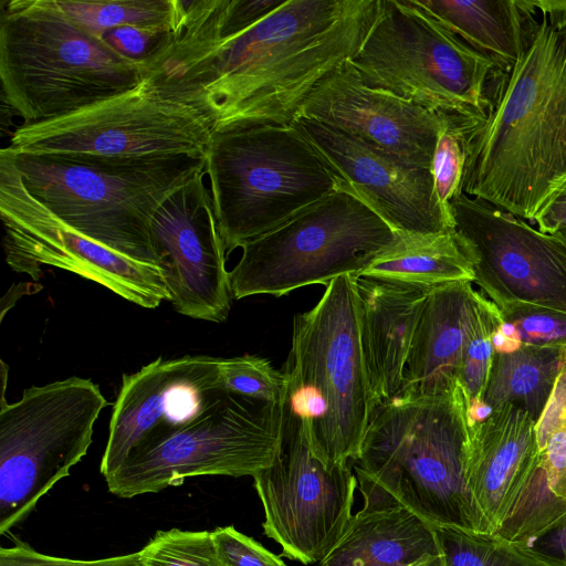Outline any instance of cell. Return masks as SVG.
<instances>
[{
    "label": "cell",
    "instance_id": "6da1fadb",
    "mask_svg": "<svg viewBox=\"0 0 566 566\" xmlns=\"http://www.w3.org/2000/svg\"><path fill=\"white\" fill-rule=\"evenodd\" d=\"M380 0H284L217 38L178 24L147 75L200 107L213 132L292 125L313 90L360 49Z\"/></svg>",
    "mask_w": 566,
    "mask_h": 566
},
{
    "label": "cell",
    "instance_id": "7a4b0ae2",
    "mask_svg": "<svg viewBox=\"0 0 566 566\" xmlns=\"http://www.w3.org/2000/svg\"><path fill=\"white\" fill-rule=\"evenodd\" d=\"M541 20L502 73L469 140L462 192L533 221L566 181V13L535 1Z\"/></svg>",
    "mask_w": 566,
    "mask_h": 566
},
{
    "label": "cell",
    "instance_id": "3957f363",
    "mask_svg": "<svg viewBox=\"0 0 566 566\" xmlns=\"http://www.w3.org/2000/svg\"><path fill=\"white\" fill-rule=\"evenodd\" d=\"M473 422L459 382L378 406L352 462L363 497L395 501L433 526L484 534L467 485Z\"/></svg>",
    "mask_w": 566,
    "mask_h": 566
},
{
    "label": "cell",
    "instance_id": "277c9868",
    "mask_svg": "<svg viewBox=\"0 0 566 566\" xmlns=\"http://www.w3.org/2000/svg\"><path fill=\"white\" fill-rule=\"evenodd\" d=\"M146 76V67L73 20L57 0L2 3V99L23 124L65 116L134 88Z\"/></svg>",
    "mask_w": 566,
    "mask_h": 566
},
{
    "label": "cell",
    "instance_id": "5b68a950",
    "mask_svg": "<svg viewBox=\"0 0 566 566\" xmlns=\"http://www.w3.org/2000/svg\"><path fill=\"white\" fill-rule=\"evenodd\" d=\"M11 155L28 191L56 217L102 245L157 268L153 219L206 164L205 157L190 156Z\"/></svg>",
    "mask_w": 566,
    "mask_h": 566
},
{
    "label": "cell",
    "instance_id": "8992f818",
    "mask_svg": "<svg viewBox=\"0 0 566 566\" xmlns=\"http://www.w3.org/2000/svg\"><path fill=\"white\" fill-rule=\"evenodd\" d=\"M283 374L284 401L301 418L314 454L327 467L352 463L376 410L355 275L335 279L314 307L295 315Z\"/></svg>",
    "mask_w": 566,
    "mask_h": 566
},
{
    "label": "cell",
    "instance_id": "52a82bcc",
    "mask_svg": "<svg viewBox=\"0 0 566 566\" xmlns=\"http://www.w3.org/2000/svg\"><path fill=\"white\" fill-rule=\"evenodd\" d=\"M205 172L229 253L337 190V180L293 125L213 132Z\"/></svg>",
    "mask_w": 566,
    "mask_h": 566
},
{
    "label": "cell",
    "instance_id": "ba28073f",
    "mask_svg": "<svg viewBox=\"0 0 566 566\" xmlns=\"http://www.w3.org/2000/svg\"><path fill=\"white\" fill-rule=\"evenodd\" d=\"M365 84L426 109L484 122L504 73L426 11L417 0H380L349 61Z\"/></svg>",
    "mask_w": 566,
    "mask_h": 566
},
{
    "label": "cell",
    "instance_id": "9c48e42d",
    "mask_svg": "<svg viewBox=\"0 0 566 566\" xmlns=\"http://www.w3.org/2000/svg\"><path fill=\"white\" fill-rule=\"evenodd\" d=\"M281 426L282 403L217 388L190 418L149 430L105 478L107 489L130 499L193 476L253 478L273 462Z\"/></svg>",
    "mask_w": 566,
    "mask_h": 566
},
{
    "label": "cell",
    "instance_id": "30bf717a",
    "mask_svg": "<svg viewBox=\"0 0 566 566\" xmlns=\"http://www.w3.org/2000/svg\"><path fill=\"white\" fill-rule=\"evenodd\" d=\"M399 239L374 209L337 189L275 229L244 243L229 272L232 297L283 296L311 285L357 276Z\"/></svg>",
    "mask_w": 566,
    "mask_h": 566
},
{
    "label": "cell",
    "instance_id": "8fae6325",
    "mask_svg": "<svg viewBox=\"0 0 566 566\" xmlns=\"http://www.w3.org/2000/svg\"><path fill=\"white\" fill-rule=\"evenodd\" d=\"M212 133L200 107L147 75L136 87L65 116L20 125L7 148L34 156L205 157Z\"/></svg>",
    "mask_w": 566,
    "mask_h": 566
},
{
    "label": "cell",
    "instance_id": "7c38bea8",
    "mask_svg": "<svg viewBox=\"0 0 566 566\" xmlns=\"http://www.w3.org/2000/svg\"><path fill=\"white\" fill-rule=\"evenodd\" d=\"M0 402V534H6L86 455L108 402L98 385L77 376Z\"/></svg>",
    "mask_w": 566,
    "mask_h": 566
},
{
    "label": "cell",
    "instance_id": "4fadbf2b",
    "mask_svg": "<svg viewBox=\"0 0 566 566\" xmlns=\"http://www.w3.org/2000/svg\"><path fill=\"white\" fill-rule=\"evenodd\" d=\"M352 463L327 467L313 452L298 415L282 403L279 448L254 476L264 534L302 564L322 562L352 518L357 478Z\"/></svg>",
    "mask_w": 566,
    "mask_h": 566
},
{
    "label": "cell",
    "instance_id": "5bb4252c",
    "mask_svg": "<svg viewBox=\"0 0 566 566\" xmlns=\"http://www.w3.org/2000/svg\"><path fill=\"white\" fill-rule=\"evenodd\" d=\"M0 216L8 265L33 280L41 266L75 273L145 308L168 298L160 270L128 259L82 234L25 188L13 156L0 151Z\"/></svg>",
    "mask_w": 566,
    "mask_h": 566
},
{
    "label": "cell",
    "instance_id": "9a60e30c",
    "mask_svg": "<svg viewBox=\"0 0 566 566\" xmlns=\"http://www.w3.org/2000/svg\"><path fill=\"white\" fill-rule=\"evenodd\" d=\"M473 282L499 307L533 304L566 313V241L464 192L449 202Z\"/></svg>",
    "mask_w": 566,
    "mask_h": 566
},
{
    "label": "cell",
    "instance_id": "2e32d148",
    "mask_svg": "<svg viewBox=\"0 0 566 566\" xmlns=\"http://www.w3.org/2000/svg\"><path fill=\"white\" fill-rule=\"evenodd\" d=\"M205 170L158 209L151 234L168 301L182 315L223 322L231 307L226 249L218 230Z\"/></svg>",
    "mask_w": 566,
    "mask_h": 566
},
{
    "label": "cell",
    "instance_id": "e0dca14e",
    "mask_svg": "<svg viewBox=\"0 0 566 566\" xmlns=\"http://www.w3.org/2000/svg\"><path fill=\"white\" fill-rule=\"evenodd\" d=\"M292 125L337 180L374 209L396 232L436 234L454 230L439 201L431 168L409 164L344 132L306 117Z\"/></svg>",
    "mask_w": 566,
    "mask_h": 566
},
{
    "label": "cell",
    "instance_id": "ac0fdd59",
    "mask_svg": "<svg viewBox=\"0 0 566 566\" xmlns=\"http://www.w3.org/2000/svg\"><path fill=\"white\" fill-rule=\"evenodd\" d=\"M297 117L317 120L409 164L431 168L448 115L368 86L348 61L313 90Z\"/></svg>",
    "mask_w": 566,
    "mask_h": 566
},
{
    "label": "cell",
    "instance_id": "d6986e66",
    "mask_svg": "<svg viewBox=\"0 0 566 566\" xmlns=\"http://www.w3.org/2000/svg\"><path fill=\"white\" fill-rule=\"evenodd\" d=\"M220 357H161L124 375L113 406L99 472L112 474L137 442L160 422L177 423L195 415L220 385Z\"/></svg>",
    "mask_w": 566,
    "mask_h": 566
},
{
    "label": "cell",
    "instance_id": "ffe728a7",
    "mask_svg": "<svg viewBox=\"0 0 566 566\" xmlns=\"http://www.w3.org/2000/svg\"><path fill=\"white\" fill-rule=\"evenodd\" d=\"M536 423L505 405L473 422L467 485L484 534H496L516 506L538 461Z\"/></svg>",
    "mask_w": 566,
    "mask_h": 566
},
{
    "label": "cell",
    "instance_id": "44dd1931",
    "mask_svg": "<svg viewBox=\"0 0 566 566\" xmlns=\"http://www.w3.org/2000/svg\"><path fill=\"white\" fill-rule=\"evenodd\" d=\"M359 335L376 409L399 394L417 323L432 290L356 276Z\"/></svg>",
    "mask_w": 566,
    "mask_h": 566
},
{
    "label": "cell",
    "instance_id": "7402d4cb",
    "mask_svg": "<svg viewBox=\"0 0 566 566\" xmlns=\"http://www.w3.org/2000/svg\"><path fill=\"white\" fill-rule=\"evenodd\" d=\"M471 283H449L428 293L397 397L436 396L457 386L462 349L478 294Z\"/></svg>",
    "mask_w": 566,
    "mask_h": 566
},
{
    "label": "cell",
    "instance_id": "603a6c76",
    "mask_svg": "<svg viewBox=\"0 0 566 566\" xmlns=\"http://www.w3.org/2000/svg\"><path fill=\"white\" fill-rule=\"evenodd\" d=\"M319 566H443L434 526L395 501L364 497Z\"/></svg>",
    "mask_w": 566,
    "mask_h": 566
},
{
    "label": "cell",
    "instance_id": "cb8c5ba5",
    "mask_svg": "<svg viewBox=\"0 0 566 566\" xmlns=\"http://www.w3.org/2000/svg\"><path fill=\"white\" fill-rule=\"evenodd\" d=\"M448 30L510 71L536 30L538 9L525 0H417Z\"/></svg>",
    "mask_w": 566,
    "mask_h": 566
},
{
    "label": "cell",
    "instance_id": "d4e9b609",
    "mask_svg": "<svg viewBox=\"0 0 566 566\" xmlns=\"http://www.w3.org/2000/svg\"><path fill=\"white\" fill-rule=\"evenodd\" d=\"M357 276L434 289L473 282L471 262L455 231L436 234L399 232L398 241Z\"/></svg>",
    "mask_w": 566,
    "mask_h": 566
},
{
    "label": "cell",
    "instance_id": "484cf974",
    "mask_svg": "<svg viewBox=\"0 0 566 566\" xmlns=\"http://www.w3.org/2000/svg\"><path fill=\"white\" fill-rule=\"evenodd\" d=\"M565 366L563 347L520 344L510 350H495L480 406L492 411L513 405L537 423Z\"/></svg>",
    "mask_w": 566,
    "mask_h": 566
},
{
    "label": "cell",
    "instance_id": "4316f807",
    "mask_svg": "<svg viewBox=\"0 0 566 566\" xmlns=\"http://www.w3.org/2000/svg\"><path fill=\"white\" fill-rule=\"evenodd\" d=\"M443 566H566L530 545L497 534L434 526Z\"/></svg>",
    "mask_w": 566,
    "mask_h": 566
},
{
    "label": "cell",
    "instance_id": "83f0119b",
    "mask_svg": "<svg viewBox=\"0 0 566 566\" xmlns=\"http://www.w3.org/2000/svg\"><path fill=\"white\" fill-rule=\"evenodd\" d=\"M86 30L99 35L118 27L175 31L181 18L180 0H57Z\"/></svg>",
    "mask_w": 566,
    "mask_h": 566
},
{
    "label": "cell",
    "instance_id": "f1b7e54d",
    "mask_svg": "<svg viewBox=\"0 0 566 566\" xmlns=\"http://www.w3.org/2000/svg\"><path fill=\"white\" fill-rule=\"evenodd\" d=\"M502 324L499 307L478 292L458 373L471 413L481 405L495 354L493 336Z\"/></svg>",
    "mask_w": 566,
    "mask_h": 566
},
{
    "label": "cell",
    "instance_id": "f546056e",
    "mask_svg": "<svg viewBox=\"0 0 566 566\" xmlns=\"http://www.w3.org/2000/svg\"><path fill=\"white\" fill-rule=\"evenodd\" d=\"M483 123L448 116L440 129L431 170L440 203L448 210L449 202L462 192V180L469 140Z\"/></svg>",
    "mask_w": 566,
    "mask_h": 566
},
{
    "label": "cell",
    "instance_id": "4dcf8cb0",
    "mask_svg": "<svg viewBox=\"0 0 566 566\" xmlns=\"http://www.w3.org/2000/svg\"><path fill=\"white\" fill-rule=\"evenodd\" d=\"M139 554L142 566H224L209 531H158Z\"/></svg>",
    "mask_w": 566,
    "mask_h": 566
},
{
    "label": "cell",
    "instance_id": "1f68e13d",
    "mask_svg": "<svg viewBox=\"0 0 566 566\" xmlns=\"http://www.w3.org/2000/svg\"><path fill=\"white\" fill-rule=\"evenodd\" d=\"M220 385L226 391L277 405L283 403L286 395L283 371L254 355L222 358Z\"/></svg>",
    "mask_w": 566,
    "mask_h": 566
},
{
    "label": "cell",
    "instance_id": "d6a6232c",
    "mask_svg": "<svg viewBox=\"0 0 566 566\" xmlns=\"http://www.w3.org/2000/svg\"><path fill=\"white\" fill-rule=\"evenodd\" d=\"M499 310L520 344L566 348V313L524 303L505 304Z\"/></svg>",
    "mask_w": 566,
    "mask_h": 566
},
{
    "label": "cell",
    "instance_id": "836d02e7",
    "mask_svg": "<svg viewBox=\"0 0 566 566\" xmlns=\"http://www.w3.org/2000/svg\"><path fill=\"white\" fill-rule=\"evenodd\" d=\"M174 31L118 27L99 34L122 56L147 70V65L165 49Z\"/></svg>",
    "mask_w": 566,
    "mask_h": 566
},
{
    "label": "cell",
    "instance_id": "e575fe53",
    "mask_svg": "<svg viewBox=\"0 0 566 566\" xmlns=\"http://www.w3.org/2000/svg\"><path fill=\"white\" fill-rule=\"evenodd\" d=\"M212 536L224 566H286L279 556L232 525L213 530Z\"/></svg>",
    "mask_w": 566,
    "mask_h": 566
},
{
    "label": "cell",
    "instance_id": "d590c367",
    "mask_svg": "<svg viewBox=\"0 0 566 566\" xmlns=\"http://www.w3.org/2000/svg\"><path fill=\"white\" fill-rule=\"evenodd\" d=\"M0 566H142L139 551L99 559H72L42 554L25 543L0 548Z\"/></svg>",
    "mask_w": 566,
    "mask_h": 566
},
{
    "label": "cell",
    "instance_id": "8d00e7d4",
    "mask_svg": "<svg viewBox=\"0 0 566 566\" xmlns=\"http://www.w3.org/2000/svg\"><path fill=\"white\" fill-rule=\"evenodd\" d=\"M566 424V366L559 375L548 403L536 423L538 450H543L549 437Z\"/></svg>",
    "mask_w": 566,
    "mask_h": 566
},
{
    "label": "cell",
    "instance_id": "74e56055",
    "mask_svg": "<svg viewBox=\"0 0 566 566\" xmlns=\"http://www.w3.org/2000/svg\"><path fill=\"white\" fill-rule=\"evenodd\" d=\"M533 222L543 233L554 234L566 229V181L538 210Z\"/></svg>",
    "mask_w": 566,
    "mask_h": 566
},
{
    "label": "cell",
    "instance_id": "f35d334b",
    "mask_svg": "<svg viewBox=\"0 0 566 566\" xmlns=\"http://www.w3.org/2000/svg\"><path fill=\"white\" fill-rule=\"evenodd\" d=\"M541 553L566 565V521L532 545Z\"/></svg>",
    "mask_w": 566,
    "mask_h": 566
},
{
    "label": "cell",
    "instance_id": "ab89813d",
    "mask_svg": "<svg viewBox=\"0 0 566 566\" xmlns=\"http://www.w3.org/2000/svg\"><path fill=\"white\" fill-rule=\"evenodd\" d=\"M34 287L35 285L31 283H20L18 286L13 285L1 301V319L3 318L6 312L14 305L15 301L20 298L22 294L28 293V290Z\"/></svg>",
    "mask_w": 566,
    "mask_h": 566
},
{
    "label": "cell",
    "instance_id": "60d3db41",
    "mask_svg": "<svg viewBox=\"0 0 566 566\" xmlns=\"http://www.w3.org/2000/svg\"><path fill=\"white\" fill-rule=\"evenodd\" d=\"M555 234H557L559 238H562L563 240L566 241V229L560 230V231L556 232Z\"/></svg>",
    "mask_w": 566,
    "mask_h": 566
}]
</instances>
